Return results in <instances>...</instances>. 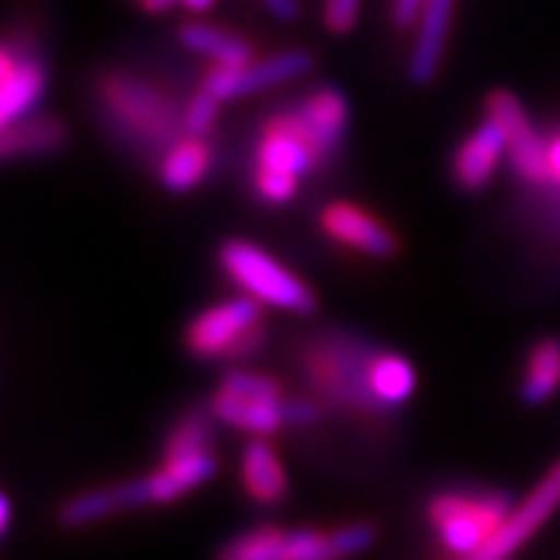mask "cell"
Returning <instances> with one entry per match:
<instances>
[{
	"instance_id": "8992f818",
	"label": "cell",
	"mask_w": 560,
	"mask_h": 560,
	"mask_svg": "<svg viewBox=\"0 0 560 560\" xmlns=\"http://www.w3.org/2000/svg\"><path fill=\"white\" fill-rule=\"evenodd\" d=\"M489 118L503 126L509 140L512 166L529 184H549V143L535 132L532 120L526 118L524 106L509 92H494L489 97Z\"/></svg>"
},
{
	"instance_id": "6da1fadb",
	"label": "cell",
	"mask_w": 560,
	"mask_h": 560,
	"mask_svg": "<svg viewBox=\"0 0 560 560\" xmlns=\"http://www.w3.org/2000/svg\"><path fill=\"white\" fill-rule=\"evenodd\" d=\"M218 472V457L212 450L195 452V455H177L166 457L163 469L152 472L149 478L126 480L115 487L92 489L60 509V524L63 526H86L92 521L112 515V512H124L135 506H152V503H170L189 489L207 483Z\"/></svg>"
},
{
	"instance_id": "484cf974",
	"label": "cell",
	"mask_w": 560,
	"mask_h": 560,
	"mask_svg": "<svg viewBox=\"0 0 560 560\" xmlns=\"http://www.w3.org/2000/svg\"><path fill=\"white\" fill-rule=\"evenodd\" d=\"M214 118H218V97L203 89V92H198V95L192 97V104L186 106V115H184L186 132H192V135L209 132Z\"/></svg>"
},
{
	"instance_id": "52a82bcc",
	"label": "cell",
	"mask_w": 560,
	"mask_h": 560,
	"mask_svg": "<svg viewBox=\"0 0 560 560\" xmlns=\"http://www.w3.org/2000/svg\"><path fill=\"white\" fill-rule=\"evenodd\" d=\"M560 506V464L555 466L552 472L540 480L538 487L532 489V494L526 498L515 512H509L503 529L489 540L480 552L469 555L464 560H509L512 555L526 544V540L540 529V526L549 521L555 509Z\"/></svg>"
},
{
	"instance_id": "836d02e7",
	"label": "cell",
	"mask_w": 560,
	"mask_h": 560,
	"mask_svg": "<svg viewBox=\"0 0 560 560\" xmlns=\"http://www.w3.org/2000/svg\"><path fill=\"white\" fill-rule=\"evenodd\" d=\"M184 3L189 9H192V12H207V9L212 7L214 0H184Z\"/></svg>"
},
{
	"instance_id": "44dd1931",
	"label": "cell",
	"mask_w": 560,
	"mask_h": 560,
	"mask_svg": "<svg viewBox=\"0 0 560 560\" xmlns=\"http://www.w3.org/2000/svg\"><path fill=\"white\" fill-rule=\"evenodd\" d=\"M560 386V340L546 338L529 352L524 375L526 404H544Z\"/></svg>"
},
{
	"instance_id": "7402d4cb",
	"label": "cell",
	"mask_w": 560,
	"mask_h": 560,
	"mask_svg": "<svg viewBox=\"0 0 560 560\" xmlns=\"http://www.w3.org/2000/svg\"><path fill=\"white\" fill-rule=\"evenodd\" d=\"M283 540L287 532L275 526H258L241 538L229 540L218 560H283Z\"/></svg>"
},
{
	"instance_id": "2e32d148",
	"label": "cell",
	"mask_w": 560,
	"mask_h": 560,
	"mask_svg": "<svg viewBox=\"0 0 560 560\" xmlns=\"http://www.w3.org/2000/svg\"><path fill=\"white\" fill-rule=\"evenodd\" d=\"M67 143V129L55 118H23L12 126H3L0 152L3 158H30L58 152Z\"/></svg>"
},
{
	"instance_id": "9c48e42d",
	"label": "cell",
	"mask_w": 560,
	"mask_h": 560,
	"mask_svg": "<svg viewBox=\"0 0 560 560\" xmlns=\"http://www.w3.org/2000/svg\"><path fill=\"white\" fill-rule=\"evenodd\" d=\"M324 152L315 143L312 132L301 120V115L287 112L269 120L258 143V170L289 172V175H306L324 161Z\"/></svg>"
},
{
	"instance_id": "7a4b0ae2",
	"label": "cell",
	"mask_w": 560,
	"mask_h": 560,
	"mask_svg": "<svg viewBox=\"0 0 560 560\" xmlns=\"http://www.w3.org/2000/svg\"><path fill=\"white\" fill-rule=\"evenodd\" d=\"M221 264L229 278L258 303H269V306L298 312V315L315 310L312 289L260 246L246 244V241H229L221 249Z\"/></svg>"
},
{
	"instance_id": "30bf717a",
	"label": "cell",
	"mask_w": 560,
	"mask_h": 560,
	"mask_svg": "<svg viewBox=\"0 0 560 560\" xmlns=\"http://www.w3.org/2000/svg\"><path fill=\"white\" fill-rule=\"evenodd\" d=\"M312 69V55L306 52H283L260 63H246V67H218L207 74L203 89L212 92L218 101H232V97L255 95L269 86L287 83L292 78H301Z\"/></svg>"
},
{
	"instance_id": "ffe728a7",
	"label": "cell",
	"mask_w": 560,
	"mask_h": 560,
	"mask_svg": "<svg viewBox=\"0 0 560 560\" xmlns=\"http://www.w3.org/2000/svg\"><path fill=\"white\" fill-rule=\"evenodd\" d=\"M180 40L192 52L212 58L218 67H246V63H252V49L241 37L214 30V26H207V23H186L184 30H180Z\"/></svg>"
},
{
	"instance_id": "1f68e13d",
	"label": "cell",
	"mask_w": 560,
	"mask_h": 560,
	"mask_svg": "<svg viewBox=\"0 0 560 560\" xmlns=\"http://www.w3.org/2000/svg\"><path fill=\"white\" fill-rule=\"evenodd\" d=\"M0 506H3V517H0V529L9 532V524H12V501H9V494L0 498Z\"/></svg>"
},
{
	"instance_id": "e0dca14e",
	"label": "cell",
	"mask_w": 560,
	"mask_h": 560,
	"mask_svg": "<svg viewBox=\"0 0 560 560\" xmlns=\"http://www.w3.org/2000/svg\"><path fill=\"white\" fill-rule=\"evenodd\" d=\"M241 469H244L246 492L258 503H278L287 498L289 480L287 472H283V464L278 460L272 446H266L264 441H255L246 446Z\"/></svg>"
},
{
	"instance_id": "d4e9b609",
	"label": "cell",
	"mask_w": 560,
	"mask_h": 560,
	"mask_svg": "<svg viewBox=\"0 0 560 560\" xmlns=\"http://www.w3.org/2000/svg\"><path fill=\"white\" fill-rule=\"evenodd\" d=\"M298 184H301V177L289 175V172L258 170V175H255V189L266 203H289L295 198Z\"/></svg>"
},
{
	"instance_id": "f1b7e54d",
	"label": "cell",
	"mask_w": 560,
	"mask_h": 560,
	"mask_svg": "<svg viewBox=\"0 0 560 560\" xmlns=\"http://www.w3.org/2000/svg\"><path fill=\"white\" fill-rule=\"evenodd\" d=\"M423 3H427V0H395V3H392V18H395V23H398L400 30H406V26H412V23L418 21Z\"/></svg>"
},
{
	"instance_id": "603a6c76",
	"label": "cell",
	"mask_w": 560,
	"mask_h": 560,
	"mask_svg": "<svg viewBox=\"0 0 560 560\" xmlns=\"http://www.w3.org/2000/svg\"><path fill=\"white\" fill-rule=\"evenodd\" d=\"M343 544H340L338 532H315V529H298L287 532L283 540V560H343Z\"/></svg>"
},
{
	"instance_id": "3957f363",
	"label": "cell",
	"mask_w": 560,
	"mask_h": 560,
	"mask_svg": "<svg viewBox=\"0 0 560 560\" xmlns=\"http://www.w3.org/2000/svg\"><path fill=\"white\" fill-rule=\"evenodd\" d=\"M509 512L503 494L446 492L429 503V517L443 546L464 558L480 552L503 529Z\"/></svg>"
},
{
	"instance_id": "4316f807",
	"label": "cell",
	"mask_w": 560,
	"mask_h": 560,
	"mask_svg": "<svg viewBox=\"0 0 560 560\" xmlns=\"http://www.w3.org/2000/svg\"><path fill=\"white\" fill-rule=\"evenodd\" d=\"M358 12H361V0H326V26L332 32H349L358 21Z\"/></svg>"
},
{
	"instance_id": "d6a6232c",
	"label": "cell",
	"mask_w": 560,
	"mask_h": 560,
	"mask_svg": "<svg viewBox=\"0 0 560 560\" xmlns=\"http://www.w3.org/2000/svg\"><path fill=\"white\" fill-rule=\"evenodd\" d=\"M177 0H143V7L149 9V12H166V9L175 7Z\"/></svg>"
},
{
	"instance_id": "83f0119b",
	"label": "cell",
	"mask_w": 560,
	"mask_h": 560,
	"mask_svg": "<svg viewBox=\"0 0 560 560\" xmlns=\"http://www.w3.org/2000/svg\"><path fill=\"white\" fill-rule=\"evenodd\" d=\"M317 406L310 404V400H287L283 404V420L287 427H310L317 420Z\"/></svg>"
},
{
	"instance_id": "ba28073f",
	"label": "cell",
	"mask_w": 560,
	"mask_h": 560,
	"mask_svg": "<svg viewBox=\"0 0 560 560\" xmlns=\"http://www.w3.org/2000/svg\"><path fill=\"white\" fill-rule=\"evenodd\" d=\"M46 92V69L30 46L7 44L0 52V124L30 118Z\"/></svg>"
},
{
	"instance_id": "8fae6325",
	"label": "cell",
	"mask_w": 560,
	"mask_h": 560,
	"mask_svg": "<svg viewBox=\"0 0 560 560\" xmlns=\"http://www.w3.org/2000/svg\"><path fill=\"white\" fill-rule=\"evenodd\" d=\"M258 301L255 298H232L212 310L200 312L195 324L189 326V349L200 358H218L237 347L249 329L258 326Z\"/></svg>"
},
{
	"instance_id": "cb8c5ba5",
	"label": "cell",
	"mask_w": 560,
	"mask_h": 560,
	"mask_svg": "<svg viewBox=\"0 0 560 560\" xmlns=\"http://www.w3.org/2000/svg\"><path fill=\"white\" fill-rule=\"evenodd\" d=\"M212 441V429H209L203 415H186L175 429H172L170 441H166V457L177 455H195V452H207Z\"/></svg>"
},
{
	"instance_id": "7c38bea8",
	"label": "cell",
	"mask_w": 560,
	"mask_h": 560,
	"mask_svg": "<svg viewBox=\"0 0 560 560\" xmlns=\"http://www.w3.org/2000/svg\"><path fill=\"white\" fill-rule=\"evenodd\" d=\"M509 149L506 132L498 120L487 118L464 140L455 155V177L464 189H483L492 180L503 152Z\"/></svg>"
},
{
	"instance_id": "4dcf8cb0",
	"label": "cell",
	"mask_w": 560,
	"mask_h": 560,
	"mask_svg": "<svg viewBox=\"0 0 560 560\" xmlns=\"http://www.w3.org/2000/svg\"><path fill=\"white\" fill-rule=\"evenodd\" d=\"M549 180L560 184V132L549 140Z\"/></svg>"
},
{
	"instance_id": "9a60e30c",
	"label": "cell",
	"mask_w": 560,
	"mask_h": 560,
	"mask_svg": "<svg viewBox=\"0 0 560 560\" xmlns=\"http://www.w3.org/2000/svg\"><path fill=\"white\" fill-rule=\"evenodd\" d=\"M298 115L312 132L315 143L324 155H332L338 149L343 129H347V101L335 89H317L301 106Z\"/></svg>"
},
{
	"instance_id": "5bb4252c",
	"label": "cell",
	"mask_w": 560,
	"mask_h": 560,
	"mask_svg": "<svg viewBox=\"0 0 560 560\" xmlns=\"http://www.w3.org/2000/svg\"><path fill=\"white\" fill-rule=\"evenodd\" d=\"M452 7H455V0H427L420 9L418 40H415L412 58H409V78L415 83H429L438 74L446 35H450Z\"/></svg>"
},
{
	"instance_id": "f546056e",
	"label": "cell",
	"mask_w": 560,
	"mask_h": 560,
	"mask_svg": "<svg viewBox=\"0 0 560 560\" xmlns=\"http://www.w3.org/2000/svg\"><path fill=\"white\" fill-rule=\"evenodd\" d=\"M266 7L272 9L275 15L283 18V21H292V18H298V0H264Z\"/></svg>"
},
{
	"instance_id": "277c9868",
	"label": "cell",
	"mask_w": 560,
	"mask_h": 560,
	"mask_svg": "<svg viewBox=\"0 0 560 560\" xmlns=\"http://www.w3.org/2000/svg\"><path fill=\"white\" fill-rule=\"evenodd\" d=\"M212 415L252 435H272L280 427H287L278 384L272 377L252 372L226 375L221 392L212 400Z\"/></svg>"
},
{
	"instance_id": "d6986e66",
	"label": "cell",
	"mask_w": 560,
	"mask_h": 560,
	"mask_svg": "<svg viewBox=\"0 0 560 560\" xmlns=\"http://www.w3.org/2000/svg\"><path fill=\"white\" fill-rule=\"evenodd\" d=\"M415 392V369L400 354H375L366 363V395L384 406H398Z\"/></svg>"
},
{
	"instance_id": "ac0fdd59",
	"label": "cell",
	"mask_w": 560,
	"mask_h": 560,
	"mask_svg": "<svg viewBox=\"0 0 560 560\" xmlns=\"http://www.w3.org/2000/svg\"><path fill=\"white\" fill-rule=\"evenodd\" d=\"M212 166V149L198 138L177 140L161 163V180L172 192H189L207 177Z\"/></svg>"
},
{
	"instance_id": "5b68a950",
	"label": "cell",
	"mask_w": 560,
	"mask_h": 560,
	"mask_svg": "<svg viewBox=\"0 0 560 560\" xmlns=\"http://www.w3.org/2000/svg\"><path fill=\"white\" fill-rule=\"evenodd\" d=\"M104 101L129 132L143 140H152V143L172 140L177 124H184V118L177 120L175 109L158 95L155 89L132 81V78H124V74H115L104 83Z\"/></svg>"
},
{
	"instance_id": "4fadbf2b",
	"label": "cell",
	"mask_w": 560,
	"mask_h": 560,
	"mask_svg": "<svg viewBox=\"0 0 560 560\" xmlns=\"http://www.w3.org/2000/svg\"><path fill=\"white\" fill-rule=\"evenodd\" d=\"M320 221H324V229L335 241L358 252H366V255H375V258H389L392 252L398 249V241L384 223L375 221L363 209L349 207V203H332Z\"/></svg>"
}]
</instances>
